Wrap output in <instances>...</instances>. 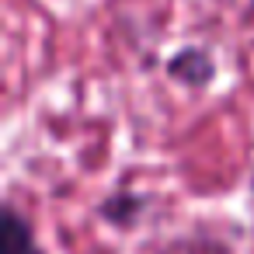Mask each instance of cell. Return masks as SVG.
<instances>
[{"instance_id": "cell-1", "label": "cell", "mask_w": 254, "mask_h": 254, "mask_svg": "<svg viewBox=\"0 0 254 254\" xmlns=\"http://www.w3.org/2000/svg\"><path fill=\"white\" fill-rule=\"evenodd\" d=\"M0 254H42V247L35 244V233L28 226V219L14 205H4V223H0Z\"/></svg>"}]
</instances>
